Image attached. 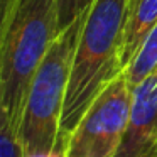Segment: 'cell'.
Returning a JSON list of instances; mask_svg holds the SVG:
<instances>
[{
    "mask_svg": "<svg viewBox=\"0 0 157 157\" xmlns=\"http://www.w3.org/2000/svg\"><path fill=\"white\" fill-rule=\"evenodd\" d=\"M0 157H24V147L17 130L4 112H0Z\"/></svg>",
    "mask_w": 157,
    "mask_h": 157,
    "instance_id": "ba28073f",
    "label": "cell"
},
{
    "mask_svg": "<svg viewBox=\"0 0 157 157\" xmlns=\"http://www.w3.org/2000/svg\"><path fill=\"white\" fill-rule=\"evenodd\" d=\"M157 24V0H128L123 32V66L125 69L140 51L144 41Z\"/></svg>",
    "mask_w": 157,
    "mask_h": 157,
    "instance_id": "8992f818",
    "label": "cell"
},
{
    "mask_svg": "<svg viewBox=\"0 0 157 157\" xmlns=\"http://www.w3.org/2000/svg\"><path fill=\"white\" fill-rule=\"evenodd\" d=\"M14 2H15V0H0V14H2V19L10 12Z\"/></svg>",
    "mask_w": 157,
    "mask_h": 157,
    "instance_id": "30bf717a",
    "label": "cell"
},
{
    "mask_svg": "<svg viewBox=\"0 0 157 157\" xmlns=\"http://www.w3.org/2000/svg\"><path fill=\"white\" fill-rule=\"evenodd\" d=\"M155 157H157V149H155Z\"/></svg>",
    "mask_w": 157,
    "mask_h": 157,
    "instance_id": "8fae6325",
    "label": "cell"
},
{
    "mask_svg": "<svg viewBox=\"0 0 157 157\" xmlns=\"http://www.w3.org/2000/svg\"><path fill=\"white\" fill-rule=\"evenodd\" d=\"M59 31L58 0H15L0 21V112L15 130L31 81Z\"/></svg>",
    "mask_w": 157,
    "mask_h": 157,
    "instance_id": "7a4b0ae2",
    "label": "cell"
},
{
    "mask_svg": "<svg viewBox=\"0 0 157 157\" xmlns=\"http://www.w3.org/2000/svg\"><path fill=\"white\" fill-rule=\"evenodd\" d=\"M157 68V24L144 41L140 51L125 69L130 86H135Z\"/></svg>",
    "mask_w": 157,
    "mask_h": 157,
    "instance_id": "52a82bcc",
    "label": "cell"
},
{
    "mask_svg": "<svg viewBox=\"0 0 157 157\" xmlns=\"http://www.w3.org/2000/svg\"><path fill=\"white\" fill-rule=\"evenodd\" d=\"M93 0H58L59 9V29L69 25L78 15H81L91 5Z\"/></svg>",
    "mask_w": 157,
    "mask_h": 157,
    "instance_id": "9c48e42d",
    "label": "cell"
},
{
    "mask_svg": "<svg viewBox=\"0 0 157 157\" xmlns=\"http://www.w3.org/2000/svg\"><path fill=\"white\" fill-rule=\"evenodd\" d=\"M130 106L132 86L123 71L100 93L68 137L66 157H115L128 125Z\"/></svg>",
    "mask_w": 157,
    "mask_h": 157,
    "instance_id": "277c9868",
    "label": "cell"
},
{
    "mask_svg": "<svg viewBox=\"0 0 157 157\" xmlns=\"http://www.w3.org/2000/svg\"><path fill=\"white\" fill-rule=\"evenodd\" d=\"M86 10L59 31L31 81L17 130L24 157H48L56 147L71 64Z\"/></svg>",
    "mask_w": 157,
    "mask_h": 157,
    "instance_id": "3957f363",
    "label": "cell"
},
{
    "mask_svg": "<svg viewBox=\"0 0 157 157\" xmlns=\"http://www.w3.org/2000/svg\"><path fill=\"white\" fill-rule=\"evenodd\" d=\"M157 68L132 88L128 125L115 157H155Z\"/></svg>",
    "mask_w": 157,
    "mask_h": 157,
    "instance_id": "5b68a950",
    "label": "cell"
},
{
    "mask_svg": "<svg viewBox=\"0 0 157 157\" xmlns=\"http://www.w3.org/2000/svg\"><path fill=\"white\" fill-rule=\"evenodd\" d=\"M127 7L128 0H93L86 10L59 122L61 137L71 135L100 93L125 71Z\"/></svg>",
    "mask_w": 157,
    "mask_h": 157,
    "instance_id": "6da1fadb",
    "label": "cell"
}]
</instances>
